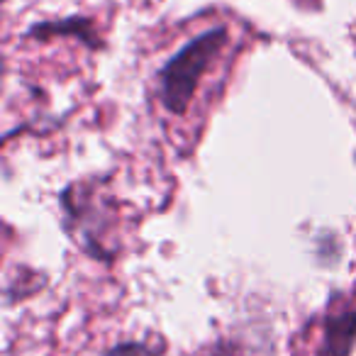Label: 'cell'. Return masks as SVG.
Instances as JSON below:
<instances>
[{
	"mask_svg": "<svg viewBox=\"0 0 356 356\" xmlns=\"http://www.w3.org/2000/svg\"><path fill=\"white\" fill-rule=\"evenodd\" d=\"M103 356H166L163 346L149 344V341H120L110 346Z\"/></svg>",
	"mask_w": 356,
	"mask_h": 356,
	"instance_id": "cell-3",
	"label": "cell"
},
{
	"mask_svg": "<svg viewBox=\"0 0 356 356\" xmlns=\"http://www.w3.org/2000/svg\"><path fill=\"white\" fill-rule=\"evenodd\" d=\"M71 27H74V32L81 37V40H88V44L90 47H95V40H90L93 37V32H90V22L88 20H76V17H71ZM64 30H69L66 25H59V22H54V25H37L35 30V35H44V32H64Z\"/></svg>",
	"mask_w": 356,
	"mask_h": 356,
	"instance_id": "cell-4",
	"label": "cell"
},
{
	"mask_svg": "<svg viewBox=\"0 0 356 356\" xmlns=\"http://www.w3.org/2000/svg\"><path fill=\"white\" fill-rule=\"evenodd\" d=\"M213 356H242V354H239L229 341H220V344L213 349Z\"/></svg>",
	"mask_w": 356,
	"mask_h": 356,
	"instance_id": "cell-5",
	"label": "cell"
},
{
	"mask_svg": "<svg viewBox=\"0 0 356 356\" xmlns=\"http://www.w3.org/2000/svg\"><path fill=\"white\" fill-rule=\"evenodd\" d=\"M356 344V310L330 312L315 356H351Z\"/></svg>",
	"mask_w": 356,
	"mask_h": 356,
	"instance_id": "cell-2",
	"label": "cell"
},
{
	"mask_svg": "<svg viewBox=\"0 0 356 356\" xmlns=\"http://www.w3.org/2000/svg\"><path fill=\"white\" fill-rule=\"evenodd\" d=\"M227 30L222 25L210 27L184 44L159 71V98L173 115H184L195 95L200 79L210 61L222 51Z\"/></svg>",
	"mask_w": 356,
	"mask_h": 356,
	"instance_id": "cell-1",
	"label": "cell"
}]
</instances>
